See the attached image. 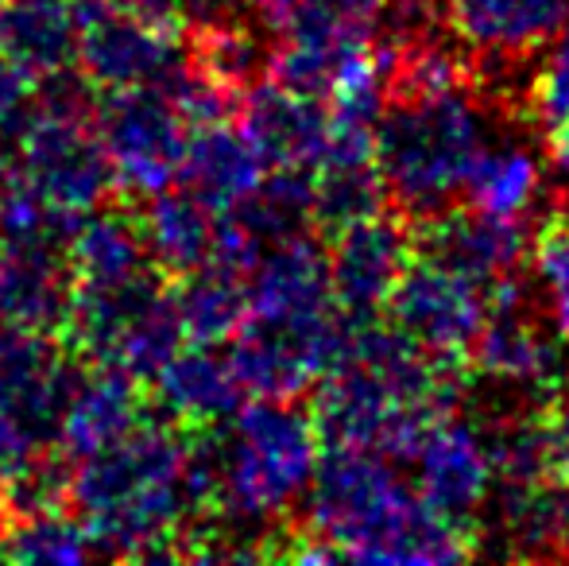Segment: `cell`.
Listing matches in <instances>:
<instances>
[{
    "mask_svg": "<svg viewBox=\"0 0 569 566\" xmlns=\"http://www.w3.org/2000/svg\"><path fill=\"white\" fill-rule=\"evenodd\" d=\"M477 555V528L430 508L396 461L357 446H330L307 489V524L287 559L299 563H422Z\"/></svg>",
    "mask_w": 569,
    "mask_h": 566,
    "instance_id": "1",
    "label": "cell"
},
{
    "mask_svg": "<svg viewBox=\"0 0 569 566\" xmlns=\"http://www.w3.org/2000/svg\"><path fill=\"white\" fill-rule=\"evenodd\" d=\"M465 365L438 361L391 322H352L345 349L318 380L322 443L411 461L427 430L461 400Z\"/></svg>",
    "mask_w": 569,
    "mask_h": 566,
    "instance_id": "2",
    "label": "cell"
},
{
    "mask_svg": "<svg viewBox=\"0 0 569 566\" xmlns=\"http://www.w3.org/2000/svg\"><path fill=\"white\" fill-rule=\"evenodd\" d=\"M194 443L171 419H143L120 443L70 461L67 508L101 555L182 559L190 516L202 513L190 469Z\"/></svg>",
    "mask_w": 569,
    "mask_h": 566,
    "instance_id": "3",
    "label": "cell"
},
{
    "mask_svg": "<svg viewBox=\"0 0 569 566\" xmlns=\"http://www.w3.org/2000/svg\"><path fill=\"white\" fill-rule=\"evenodd\" d=\"M485 148V117L465 82L446 90H396L383 101L376 159L388 202L407 221L450 210Z\"/></svg>",
    "mask_w": 569,
    "mask_h": 566,
    "instance_id": "4",
    "label": "cell"
},
{
    "mask_svg": "<svg viewBox=\"0 0 569 566\" xmlns=\"http://www.w3.org/2000/svg\"><path fill=\"white\" fill-rule=\"evenodd\" d=\"M322 461V430L315 411L295 400L240 404L229 424L213 427L218 516L263 524L307 500Z\"/></svg>",
    "mask_w": 569,
    "mask_h": 566,
    "instance_id": "5",
    "label": "cell"
},
{
    "mask_svg": "<svg viewBox=\"0 0 569 566\" xmlns=\"http://www.w3.org/2000/svg\"><path fill=\"white\" fill-rule=\"evenodd\" d=\"M159 268L109 287H70V315L62 322L70 349L98 369H117L140 385L159 377L182 349L187 330Z\"/></svg>",
    "mask_w": 569,
    "mask_h": 566,
    "instance_id": "6",
    "label": "cell"
},
{
    "mask_svg": "<svg viewBox=\"0 0 569 566\" xmlns=\"http://www.w3.org/2000/svg\"><path fill=\"white\" fill-rule=\"evenodd\" d=\"M74 67L98 93L167 86L194 67L179 16L148 12L128 0H74Z\"/></svg>",
    "mask_w": 569,
    "mask_h": 566,
    "instance_id": "7",
    "label": "cell"
},
{
    "mask_svg": "<svg viewBox=\"0 0 569 566\" xmlns=\"http://www.w3.org/2000/svg\"><path fill=\"white\" fill-rule=\"evenodd\" d=\"M190 129L194 125L159 86L113 90L98 101V137L113 167L117 190L136 202L179 182Z\"/></svg>",
    "mask_w": 569,
    "mask_h": 566,
    "instance_id": "8",
    "label": "cell"
},
{
    "mask_svg": "<svg viewBox=\"0 0 569 566\" xmlns=\"http://www.w3.org/2000/svg\"><path fill=\"white\" fill-rule=\"evenodd\" d=\"M496 307V284L415 252L403 280L396 284L383 318L427 354L450 365H469L472 346L485 334Z\"/></svg>",
    "mask_w": 569,
    "mask_h": 566,
    "instance_id": "9",
    "label": "cell"
},
{
    "mask_svg": "<svg viewBox=\"0 0 569 566\" xmlns=\"http://www.w3.org/2000/svg\"><path fill=\"white\" fill-rule=\"evenodd\" d=\"M326 245H330V284L341 315L352 322L380 318L407 265L415 260V226L403 214L383 210L326 237Z\"/></svg>",
    "mask_w": 569,
    "mask_h": 566,
    "instance_id": "10",
    "label": "cell"
},
{
    "mask_svg": "<svg viewBox=\"0 0 569 566\" xmlns=\"http://www.w3.org/2000/svg\"><path fill=\"white\" fill-rule=\"evenodd\" d=\"M469 365L500 388H516V393L531 396L539 404L558 400L562 354L539 330V322H531L523 315V291H519L516 276L496 284L492 318H488L485 334L472 346Z\"/></svg>",
    "mask_w": 569,
    "mask_h": 566,
    "instance_id": "11",
    "label": "cell"
},
{
    "mask_svg": "<svg viewBox=\"0 0 569 566\" xmlns=\"http://www.w3.org/2000/svg\"><path fill=\"white\" fill-rule=\"evenodd\" d=\"M415 489L430 508L457 524L477 528V513L488 505L496 489V461L488 446V430L453 411L427 430L415 450Z\"/></svg>",
    "mask_w": 569,
    "mask_h": 566,
    "instance_id": "12",
    "label": "cell"
},
{
    "mask_svg": "<svg viewBox=\"0 0 569 566\" xmlns=\"http://www.w3.org/2000/svg\"><path fill=\"white\" fill-rule=\"evenodd\" d=\"M240 129L256 143L268 171H318L330 148V101L263 78L237 98Z\"/></svg>",
    "mask_w": 569,
    "mask_h": 566,
    "instance_id": "13",
    "label": "cell"
},
{
    "mask_svg": "<svg viewBox=\"0 0 569 566\" xmlns=\"http://www.w3.org/2000/svg\"><path fill=\"white\" fill-rule=\"evenodd\" d=\"M415 226V252L435 257L450 268L477 276L485 284L511 280L523 265V257L531 252V237L523 234V226L511 218H492L485 210H450L435 214V218L411 221Z\"/></svg>",
    "mask_w": 569,
    "mask_h": 566,
    "instance_id": "14",
    "label": "cell"
},
{
    "mask_svg": "<svg viewBox=\"0 0 569 566\" xmlns=\"http://www.w3.org/2000/svg\"><path fill=\"white\" fill-rule=\"evenodd\" d=\"M248 315L263 318H318L341 310L330 284V245L326 237L302 234L268 245L248 272Z\"/></svg>",
    "mask_w": 569,
    "mask_h": 566,
    "instance_id": "15",
    "label": "cell"
},
{
    "mask_svg": "<svg viewBox=\"0 0 569 566\" xmlns=\"http://www.w3.org/2000/svg\"><path fill=\"white\" fill-rule=\"evenodd\" d=\"M457 43L488 59H523L569 20V0H442Z\"/></svg>",
    "mask_w": 569,
    "mask_h": 566,
    "instance_id": "16",
    "label": "cell"
},
{
    "mask_svg": "<svg viewBox=\"0 0 569 566\" xmlns=\"http://www.w3.org/2000/svg\"><path fill=\"white\" fill-rule=\"evenodd\" d=\"M151 385L163 416L182 430H213L229 424L248 396L232 369L229 349L218 354V346L206 341H194V349H179Z\"/></svg>",
    "mask_w": 569,
    "mask_h": 566,
    "instance_id": "17",
    "label": "cell"
},
{
    "mask_svg": "<svg viewBox=\"0 0 569 566\" xmlns=\"http://www.w3.org/2000/svg\"><path fill=\"white\" fill-rule=\"evenodd\" d=\"M263 175H268V163L240 125L210 121L190 129L179 182L194 198H202L213 214L237 210L244 198L256 195Z\"/></svg>",
    "mask_w": 569,
    "mask_h": 566,
    "instance_id": "18",
    "label": "cell"
},
{
    "mask_svg": "<svg viewBox=\"0 0 569 566\" xmlns=\"http://www.w3.org/2000/svg\"><path fill=\"white\" fill-rule=\"evenodd\" d=\"M143 396L140 380L128 377L117 369H98L82 373L62 411L59 438H54V450L67 461L90 458V454L106 450V446L120 443L128 430L143 424Z\"/></svg>",
    "mask_w": 569,
    "mask_h": 566,
    "instance_id": "19",
    "label": "cell"
},
{
    "mask_svg": "<svg viewBox=\"0 0 569 566\" xmlns=\"http://www.w3.org/2000/svg\"><path fill=\"white\" fill-rule=\"evenodd\" d=\"M136 218H140L151 265H156L167 280H182V276L210 265L213 245H218L221 214H213L210 206L190 195L182 182L143 198V202L136 206Z\"/></svg>",
    "mask_w": 569,
    "mask_h": 566,
    "instance_id": "20",
    "label": "cell"
},
{
    "mask_svg": "<svg viewBox=\"0 0 569 566\" xmlns=\"http://www.w3.org/2000/svg\"><path fill=\"white\" fill-rule=\"evenodd\" d=\"M0 51L31 82L74 67V0H0Z\"/></svg>",
    "mask_w": 569,
    "mask_h": 566,
    "instance_id": "21",
    "label": "cell"
},
{
    "mask_svg": "<svg viewBox=\"0 0 569 566\" xmlns=\"http://www.w3.org/2000/svg\"><path fill=\"white\" fill-rule=\"evenodd\" d=\"M70 287H109L151 272V252L136 210L101 206L78 226L67 245Z\"/></svg>",
    "mask_w": 569,
    "mask_h": 566,
    "instance_id": "22",
    "label": "cell"
},
{
    "mask_svg": "<svg viewBox=\"0 0 569 566\" xmlns=\"http://www.w3.org/2000/svg\"><path fill=\"white\" fill-rule=\"evenodd\" d=\"M171 295L187 338L206 341V346L232 341V334L244 326L248 307H252V299H248V272H237V268L218 265V260L174 280Z\"/></svg>",
    "mask_w": 569,
    "mask_h": 566,
    "instance_id": "23",
    "label": "cell"
},
{
    "mask_svg": "<svg viewBox=\"0 0 569 566\" xmlns=\"http://www.w3.org/2000/svg\"><path fill=\"white\" fill-rule=\"evenodd\" d=\"M500 489V532L516 555H566L569 552V489L558 477Z\"/></svg>",
    "mask_w": 569,
    "mask_h": 566,
    "instance_id": "24",
    "label": "cell"
},
{
    "mask_svg": "<svg viewBox=\"0 0 569 566\" xmlns=\"http://www.w3.org/2000/svg\"><path fill=\"white\" fill-rule=\"evenodd\" d=\"M542 190V163L535 159L531 148L519 143H500V148H485L469 175V206L485 210L492 218L523 221V214L535 206Z\"/></svg>",
    "mask_w": 569,
    "mask_h": 566,
    "instance_id": "25",
    "label": "cell"
},
{
    "mask_svg": "<svg viewBox=\"0 0 569 566\" xmlns=\"http://www.w3.org/2000/svg\"><path fill=\"white\" fill-rule=\"evenodd\" d=\"M90 555H98V544L67 505L8 516L0 539V559L16 563H86Z\"/></svg>",
    "mask_w": 569,
    "mask_h": 566,
    "instance_id": "26",
    "label": "cell"
},
{
    "mask_svg": "<svg viewBox=\"0 0 569 566\" xmlns=\"http://www.w3.org/2000/svg\"><path fill=\"white\" fill-rule=\"evenodd\" d=\"M531 272L547 302V318L558 338L569 341V210L542 218L531 237Z\"/></svg>",
    "mask_w": 569,
    "mask_h": 566,
    "instance_id": "27",
    "label": "cell"
},
{
    "mask_svg": "<svg viewBox=\"0 0 569 566\" xmlns=\"http://www.w3.org/2000/svg\"><path fill=\"white\" fill-rule=\"evenodd\" d=\"M531 113L547 129L569 121V20L547 43V54L531 78Z\"/></svg>",
    "mask_w": 569,
    "mask_h": 566,
    "instance_id": "28",
    "label": "cell"
},
{
    "mask_svg": "<svg viewBox=\"0 0 569 566\" xmlns=\"http://www.w3.org/2000/svg\"><path fill=\"white\" fill-rule=\"evenodd\" d=\"M31 93H36V82L0 51V148L12 137V129L20 125V117L28 113Z\"/></svg>",
    "mask_w": 569,
    "mask_h": 566,
    "instance_id": "29",
    "label": "cell"
},
{
    "mask_svg": "<svg viewBox=\"0 0 569 566\" xmlns=\"http://www.w3.org/2000/svg\"><path fill=\"white\" fill-rule=\"evenodd\" d=\"M174 12L194 31L229 28V23L256 20V0H174Z\"/></svg>",
    "mask_w": 569,
    "mask_h": 566,
    "instance_id": "30",
    "label": "cell"
},
{
    "mask_svg": "<svg viewBox=\"0 0 569 566\" xmlns=\"http://www.w3.org/2000/svg\"><path fill=\"white\" fill-rule=\"evenodd\" d=\"M550 469L569 489V400H555L550 408Z\"/></svg>",
    "mask_w": 569,
    "mask_h": 566,
    "instance_id": "31",
    "label": "cell"
},
{
    "mask_svg": "<svg viewBox=\"0 0 569 566\" xmlns=\"http://www.w3.org/2000/svg\"><path fill=\"white\" fill-rule=\"evenodd\" d=\"M547 156H550V167H555V175L569 187V121L558 125V129H550Z\"/></svg>",
    "mask_w": 569,
    "mask_h": 566,
    "instance_id": "32",
    "label": "cell"
},
{
    "mask_svg": "<svg viewBox=\"0 0 569 566\" xmlns=\"http://www.w3.org/2000/svg\"><path fill=\"white\" fill-rule=\"evenodd\" d=\"M136 8H148V12H163V16H179L174 12V0H128Z\"/></svg>",
    "mask_w": 569,
    "mask_h": 566,
    "instance_id": "33",
    "label": "cell"
},
{
    "mask_svg": "<svg viewBox=\"0 0 569 566\" xmlns=\"http://www.w3.org/2000/svg\"><path fill=\"white\" fill-rule=\"evenodd\" d=\"M4 528H8V508H4V500H0V539H4Z\"/></svg>",
    "mask_w": 569,
    "mask_h": 566,
    "instance_id": "34",
    "label": "cell"
},
{
    "mask_svg": "<svg viewBox=\"0 0 569 566\" xmlns=\"http://www.w3.org/2000/svg\"><path fill=\"white\" fill-rule=\"evenodd\" d=\"M0 322H4V318H0Z\"/></svg>",
    "mask_w": 569,
    "mask_h": 566,
    "instance_id": "35",
    "label": "cell"
}]
</instances>
